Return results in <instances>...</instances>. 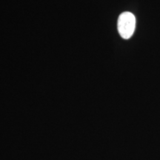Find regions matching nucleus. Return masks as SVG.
Instances as JSON below:
<instances>
[{"instance_id": "1", "label": "nucleus", "mask_w": 160, "mask_h": 160, "mask_svg": "<svg viewBox=\"0 0 160 160\" xmlns=\"http://www.w3.org/2000/svg\"><path fill=\"white\" fill-rule=\"evenodd\" d=\"M118 31L124 39L133 36L136 28V17L131 12H124L119 15L117 22Z\"/></svg>"}]
</instances>
